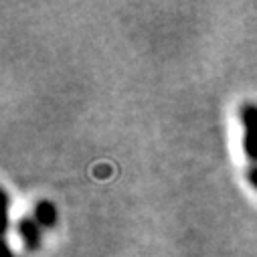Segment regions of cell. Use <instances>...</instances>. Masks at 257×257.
<instances>
[{
    "label": "cell",
    "instance_id": "cell-1",
    "mask_svg": "<svg viewBox=\"0 0 257 257\" xmlns=\"http://www.w3.org/2000/svg\"><path fill=\"white\" fill-rule=\"evenodd\" d=\"M241 121L245 127L243 150H245L247 158L257 164V105L245 103L241 107Z\"/></svg>",
    "mask_w": 257,
    "mask_h": 257
},
{
    "label": "cell",
    "instance_id": "cell-2",
    "mask_svg": "<svg viewBox=\"0 0 257 257\" xmlns=\"http://www.w3.org/2000/svg\"><path fill=\"white\" fill-rule=\"evenodd\" d=\"M19 233H21L27 249H31V251H37L39 249V245H41V231H39L37 221H33V219H21Z\"/></svg>",
    "mask_w": 257,
    "mask_h": 257
},
{
    "label": "cell",
    "instance_id": "cell-3",
    "mask_svg": "<svg viewBox=\"0 0 257 257\" xmlns=\"http://www.w3.org/2000/svg\"><path fill=\"white\" fill-rule=\"evenodd\" d=\"M35 221H37V225L51 229L57 223V209H55V205L51 201L37 203V207H35Z\"/></svg>",
    "mask_w": 257,
    "mask_h": 257
},
{
    "label": "cell",
    "instance_id": "cell-4",
    "mask_svg": "<svg viewBox=\"0 0 257 257\" xmlns=\"http://www.w3.org/2000/svg\"><path fill=\"white\" fill-rule=\"evenodd\" d=\"M247 178H249V182L257 188V164H253L251 168H249V172H247Z\"/></svg>",
    "mask_w": 257,
    "mask_h": 257
}]
</instances>
